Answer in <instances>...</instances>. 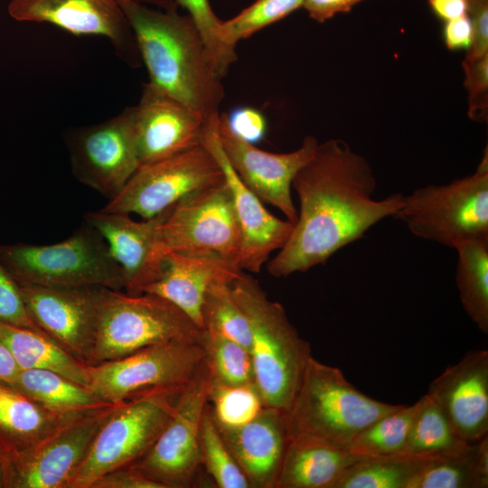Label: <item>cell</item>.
I'll list each match as a JSON object with an SVG mask.
<instances>
[{
    "instance_id": "6da1fadb",
    "label": "cell",
    "mask_w": 488,
    "mask_h": 488,
    "mask_svg": "<svg viewBox=\"0 0 488 488\" xmlns=\"http://www.w3.org/2000/svg\"><path fill=\"white\" fill-rule=\"evenodd\" d=\"M376 187L371 165L346 142L319 143L293 180L299 199L297 219L286 242L268 259V274L287 277L325 264L380 221L393 217L404 195L395 192L375 200Z\"/></svg>"
},
{
    "instance_id": "7a4b0ae2",
    "label": "cell",
    "mask_w": 488,
    "mask_h": 488,
    "mask_svg": "<svg viewBox=\"0 0 488 488\" xmlns=\"http://www.w3.org/2000/svg\"><path fill=\"white\" fill-rule=\"evenodd\" d=\"M117 1L134 33L149 82L207 123L217 117L224 99L222 78L192 17L132 0Z\"/></svg>"
},
{
    "instance_id": "3957f363",
    "label": "cell",
    "mask_w": 488,
    "mask_h": 488,
    "mask_svg": "<svg viewBox=\"0 0 488 488\" xmlns=\"http://www.w3.org/2000/svg\"><path fill=\"white\" fill-rule=\"evenodd\" d=\"M229 286L249 324L254 383L262 403L288 412L312 356L310 344L282 305L270 300L248 272L242 271Z\"/></svg>"
},
{
    "instance_id": "277c9868",
    "label": "cell",
    "mask_w": 488,
    "mask_h": 488,
    "mask_svg": "<svg viewBox=\"0 0 488 488\" xmlns=\"http://www.w3.org/2000/svg\"><path fill=\"white\" fill-rule=\"evenodd\" d=\"M0 261L20 286L124 289L120 266L102 236L85 221L58 243L2 244Z\"/></svg>"
},
{
    "instance_id": "5b68a950",
    "label": "cell",
    "mask_w": 488,
    "mask_h": 488,
    "mask_svg": "<svg viewBox=\"0 0 488 488\" xmlns=\"http://www.w3.org/2000/svg\"><path fill=\"white\" fill-rule=\"evenodd\" d=\"M400 407L365 395L340 369L311 356L287 420L291 436L306 434L347 447L359 432Z\"/></svg>"
},
{
    "instance_id": "8992f818",
    "label": "cell",
    "mask_w": 488,
    "mask_h": 488,
    "mask_svg": "<svg viewBox=\"0 0 488 488\" xmlns=\"http://www.w3.org/2000/svg\"><path fill=\"white\" fill-rule=\"evenodd\" d=\"M202 330L169 300L108 288L101 305L90 365L173 341H201Z\"/></svg>"
},
{
    "instance_id": "52a82bcc",
    "label": "cell",
    "mask_w": 488,
    "mask_h": 488,
    "mask_svg": "<svg viewBox=\"0 0 488 488\" xmlns=\"http://www.w3.org/2000/svg\"><path fill=\"white\" fill-rule=\"evenodd\" d=\"M393 217L418 238L453 249L464 239L488 236L487 147L472 174L417 188Z\"/></svg>"
},
{
    "instance_id": "ba28073f",
    "label": "cell",
    "mask_w": 488,
    "mask_h": 488,
    "mask_svg": "<svg viewBox=\"0 0 488 488\" xmlns=\"http://www.w3.org/2000/svg\"><path fill=\"white\" fill-rule=\"evenodd\" d=\"M183 388L156 390L117 404L97 431L67 488H90L105 474L140 460L170 420Z\"/></svg>"
},
{
    "instance_id": "9c48e42d",
    "label": "cell",
    "mask_w": 488,
    "mask_h": 488,
    "mask_svg": "<svg viewBox=\"0 0 488 488\" xmlns=\"http://www.w3.org/2000/svg\"><path fill=\"white\" fill-rule=\"evenodd\" d=\"M204 356L201 341L153 344L119 359L89 365L88 387L112 405L156 390L183 388L195 376Z\"/></svg>"
},
{
    "instance_id": "30bf717a",
    "label": "cell",
    "mask_w": 488,
    "mask_h": 488,
    "mask_svg": "<svg viewBox=\"0 0 488 488\" xmlns=\"http://www.w3.org/2000/svg\"><path fill=\"white\" fill-rule=\"evenodd\" d=\"M159 249L188 255H214L236 262L241 234L225 180L189 194L166 210L159 227Z\"/></svg>"
},
{
    "instance_id": "8fae6325",
    "label": "cell",
    "mask_w": 488,
    "mask_h": 488,
    "mask_svg": "<svg viewBox=\"0 0 488 488\" xmlns=\"http://www.w3.org/2000/svg\"><path fill=\"white\" fill-rule=\"evenodd\" d=\"M223 181L216 158L201 145L139 165L123 189L101 210L150 219L185 196Z\"/></svg>"
},
{
    "instance_id": "7c38bea8",
    "label": "cell",
    "mask_w": 488,
    "mask_h": 488,
    "mask_svg": "<svg viewBox=\"0 0 488 488\" xmlns=\"http://www.w3.org/2000/svg\"><path fill=\"white\" fill-rule=\"evenodd\" d=\"M211 385L205 361L184 386L174 411L149 451L130 466L163 488L194 484L202 463L200 429Z\"/></svg>"
},
{
    "instance_id": "4fadbf2b",
    "label": "cell",
    "mask_w": 488,
    "mask_h": 488,
    "mask_svg": "<svg viewBox=\"0 0 488 488\" xmlns=\"http://www.w3.org/2000/svg\"><path fill=\"white\" fill-rule=\"evenodd\" d=\"M65 142L75 178L108 200L140 165L135 106L101 123L69 131Z\"/></svg>"
},
{
    "instance_id": "5bb4252c",
    "label": "cell",
    "mask_w": 488,
    "mask_h": 488,
    "mask_svg": "<svg viewBox=\"0 0 488 488\" xmlns=\"http://www.w3.org/2000/svg\"><path fill=\"white\" fill-rule=\"evenodd\" d=\"M117 405L72 416L33 447L5 458L4 487L67 488Z\"/></svg>"
},
{
    "instance_id": "9a60e30c",
    "label": "cell",
    "mask_w": 488,
    "mask_h": 488,
    "mask_svg": "<svg viewBox=\"0 0 488 488\" xmlns=\"http://www.w3.org/2000/svg\"><path fill=\"white\" fill-rule=\"evenodd\" d=\"M19 286L26 310L38 329L69 353L90 365L108 287Z\"/></svg>"
},
{
    "instance_id": "2e32d148",
    "label": "cell",
    "mask_w": 488,
    "mask_h": 488,
    "mask_svg": "<svg viewBox=\"0 0 488 488\" xmlns=\"http://www.w3.org/2000/svg\"><path fill=\"white\" fill-rule=\"evenodd\" d=\"M216 131L223 153L240 180L263 202L278 209L294 224L297 211L291 194L292 183L313 157L317 139L306 136L302 145L289 153L263 151L234 133L225 113L219 114Z\"/></svg>"
},
{
    "instance_id": "e0dca14e",
    "label": "cell",
    "mask_w": 488,
    "mask_h": 488,
    "mask_svg": "<svg viewBox=\"0 0 488 488\" xmlns=\"http://www.w3.org/2000/svg\"><path fill=\"white\" fill-rule=\"evenodd\" d=\"M8 13L19 22L47 23L75 35L106 37L133 68L141 64L137 43L117 0H11Z\"/></svg>"
},
{
    "instance_id": "ac0fdd59",
    "label": "cell",
    "mask_w": 488,
    "mask_h": 488,
    "mask_svg": "<svg viewBox=\"0 0 488 488\" xmlns=\"http://www.w3.org/2000/svg\"><path fill=\"white\" fill-rule=\"evenodd\" d=\"M218 116L210 121L202 145L219 163L231 193L241 234L239 267L245 272L259 273L271 253L279 250L286 242L294 224L269 212L233 170L217 136Z\"/></svg>"
},
{
    "instance_id": "d6986e66",
    "label": "cell",
    "mask_w": 488,
    "mask_h": 488,
    "mask_svg": "<svg viewBox=\"0 0 488 488\" xmlns=\"http://www.w3.org/2000/svg\"><path fill=\"white\" fill-rule=\"evenodd\" d=\"M209 123L150 82L144 84L135 106L140 165L202 145Z\"/></svg>"
},
{
    "instance_id": "ffe728a7",
    "label": "cell",
    "mask_w": 488,
    "mask_h": 488,
    "mask_svg": "<svg viewBox=\"0 0 488 488\" xmlns=\"http://www.w3.org/2000/svg\"><path fill=\"white\" fill-rule=\"evenodd\" d=\"M165 211L141 221L130 214L103 210L84 215V221L102 236L120 266L127 294H141L161 274L165 256L159 249L158 236Z\"/></svg>"
},
{
    "instance_id": "44dd1931",
    "label": "cell",
    "mask_w": 488,
    "mask_h": 488,
    "mask_svg": "<svg viewBox=\"0 0 488 488\" xmlns=\"http://www.w3.org/2000/svg\"><path fill=\"white\" fill-rule=\"evenodd\" d=\"M427 394L461 438L474 444L488 436V351L465 353L430 383Z\"/></svg>"
},
{
    "instance_id": "7402d4cb",
    "label": "cell",
    "mask_w": 488,
    "mask_h": 488,
    "mask_svg": "<svg viewBox=\"0 0 488 488\" xmlns=\"http://www.w3.org/2000/svg\"><path fill=\"white\" fill-rule=\"evenodd\" d=\"M216 426L250 487L277 488L291 438L287 412L263 407L247 423L235 427L216 423Z\"/></svg>"
},
{
    "instance_id": "603a6c76",
    "label": "cell",
    "mask_w": 488,
    "mask_h": 488,
    "mask_svg": "<svg viewBox=\"0 0 488 488\" xmlns=\"http://www.w3.org/2000/svg\"><path fill=\"white\" fill-rule=\"evenodd\" d=\"M241 270L236 262L214 255H165L159 277L142 293L158 295L179 307L202 330V305L211 285L228 282Z\"/></svg>"
},
{
    "instance_id": "cb8c5ba5",
    "label": "cell",
    "mask_w": 488,
    "mask_h": 488,
    "mask_svg": "<svg viewBox=\"0 0 488 488\" xmlns=\"http://www.w3.org/2000/svg\"><path fill=\"white\" fill-rule=\"evenodd\" d=\"M361 458L344 446L306 434L292 435L277 488H334Z\"/></svg>"
},
{
    "instance_id": "d4e9b609",
    "label": "cell",
    "mask_w": 488,
    "mask_h": 488,
    "mask_svg": "<svg viewBox=\"0 0 488 488\" xmlns=\"http://www.w3.org/2000/svg\"><path fill=\"white\" fill-rule=\"evenodd\" d=\"M69 418L51 412L13 386L0 382L2 462L33 447Z\"/></svg>"
},
{
    "instance_id": "484cf974",
    "label": "cell",
    "mask_w": 488,
    "mask_h": 488,
    "mask_svg": "<svg viewBox=\"0 0 488 488\" xmlns=\"http://www.w3.org/2000/svg\"><path fill=\"white\" fill-rule=\"evenodd\" d=\"M0 341L10 351L20 370L52 371L88 387L89 365L43 333L0 324Z\"/></svg>"
},
{
    "instance_id": "4316f807",
    "label": "cell",
    "mask_w": 488,
    "mask_h": 488,
    "mask_svg": "<svg viewBox=\"0 0 488 488\" xmlns=\"http://www.w3.org/2000/svg\"><path fill=\"white\" fill-rule=\"evenodd\" d=\"M13 387L61 417L112 406L99 399L89 387L48 370H20Z\"/></svg>"
},
{
    "instance_id": "83f0119b",
    "label": "cell",
    "mask_w": 488,
    "mask_h": 488,
    "mask_svg": "<svg viewBox=\"0 0 488 488\" xmlns=\"http://www.w3.org/2000/svg\"><path fill=\"white\" fill-rule=\"evenodd\" d=\"M455 282L462 305L481 332L488 333V236L458 241Z\"/></svg>"
},
{
    "instance_id": "f1b7e54d",
    "label": "cell",
    "mask_w": 488,
    "mask_h": 488,
    "mask_svg": "<svg viewBox=\"0 0 488 488\" xmlns=\"http://www.w3.org/2000/svg\"><path fill=\"white\" fill-rule=\"evenodd\" d=\"M407 443L402 454L427 458L455 456L469 451L473 445L461 438L451 423L427 394L418 400Z\"/></svg>"
},
{
    "instance_id": "f546056e",
    "label": "cell",
    "mask_w": 488,
    "mask_h": 488,
    "mask_svg": "<svg viewBox=\"0 0 488 488\" xmlns=\"http://www.w3.org/2000/svg\"><path fill=\"white\" fill-rule=\"evenodd\" d=\"M488 487V436L465 454L429 458L409 488Z\"/></svg>"
},
{
    "instance_id": "4dcf8cb0",
    "label": "cell",
    "mask_w": 488,
    "mask_h": 488,
    "mask_svg": "<svg viewBox=\"0 0 488 488\" xmlns=\"http://www.w3.org/2000/svg\"><path fill=\"white\" fill-rule=\"evenodd\" d=\"M428 459L407 454L362 457L344 472L334 488H409Z\"/></svg>"
},
{
    "instance_id": "1f68e13d",
    "label": "cell",
    "mask_w": 488,
    "mask_h": 488,
    "mask_svg": "<svg viewBox=\"0 0 488 488\" xmlns=\"http://www.w3.org/2000/svg\"><path fill=\"white\" fill-rule=\"evenodd\" d=\"M410 406L382 416L359 432L347 448L361 457L402 454L418 408Z\"/></svg>"
},
{
    "instance_id": "d6a6232c",
    "label": "cell",
    "mask_w": 488,
    "mask_h": 488,
    "mask_svg": "<svg viewBox=\"0 0 488 488\" xmlns=\"http://www.w3.org/2000/svg\"><path fill=\"white\" fill-rule=\"evenodd\" d=\"M201 343L212 383L226 386L255 385L252 359L246 348L204 330Z\"/></svg>"
},
{
    "instance_id": "836d02e7",
    "label": "cell",
    "mask_w": 488,
    "mask_h": 488,
    "mask_svg": "<svg viewBox=\"0 0 488 488\" xmlns=\"http://www.w3.org/2000/svg\"><path fill=\"white\" fill-rule=\"evenodd\" d=\"M202 330L236 342L249 352V321L233 299L228 282H216L207 289L202 305Z\"/></svg>"
},
{
    "instance_id": "e575fe53",
    "label": "cell",
    "mask_w": 488,
    "mask_h": 488,
    "mask_svg": "<svg viewBox=\"0 0 488 488\" xmlns=\"http://www.w3.org/2000/svg\"><path fill=\"white\" fill-rule=\"evenodd\" d=\"M202 463L220 488H251L223 440L207 405L200 429Z\"/></svg>"
},
{
    "instance_id": "d590c367",
    "label": "cell",
    "mask_w": 488,
    "mask_h": 488,
    "mask_svg": "<svg viewBox=\"0 0 488 488\" xmlns=\"http://www.w3.org/2000/svg\"><path fill=\"white\" fill-rule=\"evenodd\" d=\"M305 0H256L236 16L221 23L226 42L232 46L258 31L289 15L303 6Z\"/></svg>"
},
{
    "instance_id": "8d00e7d4",
    "label": "cell",
    "mask_w": 488,
    "mask_h": 488,
    "mask_svg": "<svg viewBox=\"0 0 488 488\" xmlns=\"http://www.w3.org/2000/svg\"><path fill=\"white\" fill-rule=\"evenodd\" d=\"M208 406L216 423L235 427L251 420L264 407L254 384L211 385Z\"/></svg>"
},
{
    "instance_id": "74e56055",
    "label": "cell",
    "mask_w": 488,
    "mask_h": 488,
    "mask_svg": "<svg viewBox=\"0 0 488 488\" xmlns=\"http://www.w3.org/2000/svg\"><path fill=\"white\" fill-rule=\"evenodd\" d=\"M192 17L206 44L220 76L223 78L237 61L236 47L229 44L221 33V20L213 12L209 0H176Z\"/></svg>"
},
{
    "instance_id": "f35d334b",
    "label": "cell",
    "mask_w": 488,
    "mask_h": 488,
    "mask_svg": "<svg viewBox=\"0 0 488 488\" xmlns=\"http://www.w3.org/2000/svg\"><path fill=\"white\" fill-rule=\"evenodd\" d=\"M468 93V116L472 120L486 121L488 115V55L474 61L462 62Z\"/></svg>"
},
{
    "instance_id": "ab89813d",
    "label": "cell",
    "mask_w": 488,
    "mask_h": 488,
    "mask_svg": "<svg viewBox=\"0 0 488 488\" xmlns=\"http://www.w3.org/2000/svg\"><path fill=\"white\" fill-rule=\"evenodd\" d=\"M0 324L30 328L41 332L32 321L20 286L0 261Z\"/></svg>"
},
{
    "instance_id": "60d3db41",
    "label": "cell",
    "mask_w": 488,
    "mask_h": 488,
    "mask_svg": "<svg viewBox=\"0 0 488 488\" xmlns=\"http://www.w3.org/2000/svg\"><path fill=\"white\" fill-rule=\"evenodd\" d=\"M226 118L234 133L252 144L262 139L266 134L267 120L264 115L254 108H236L226 114Z\"/></svg>"
},
{
    "instance_id": "b9f144b4",
    "label": "cell",
    "mask_w": 488,
    "mask_h": 488,
    "mask_svg": "<svg viewBox=\"0 0 488 488\" xmlns=\"http://www.w3.org/2000/svg\"><path fill=\"white\" fill-rule=\"evenodd\" d=\"M468 14L473 22L474 37L464 61H474L488 55V0L470 5Z\"/></svg>"
},
{
    "instance_id": "7bdbcfd3",
    "label": "cell",
    "mask_w": 488,
    "mask_h": 488,
    "mask_svg": "<svg viewBox=\"0 0 488 488\" xmlns=\"http://www.w3.org/2000/svg\"><path fill=\"white\" fill-rule=\"evenodd\" d=\"M90 488H163L137 469L125 466L99 477Z\"/></svg>"
},
{
    "instance_id": "ee69618b",
    "label": "cell",
    "mask_w": 488,
    "mask_h": 488,
    "mask_svg": "<svg viewBox=\"0 0 488 488\" xmlns=\"http://www.w3.org/2000/svg\"><path fill=\"white\" fill-rule=\"evenodd\" d=\"M442 37L450 51H467L473 42L474 27L469 14L444 22Z\"/></svg>"
},
{
    "instance_id": "f6af8a7d",
    "label": "cell",
    "mask_w": 488,
    "mask_h": 488,
    "mask_svg": "<svg viewBox=\"0 0 488 488\" xmlns=\"http://www.w3.org/2000/svg\"><path fill=\"white\" fill-rule=\"evenodd\" d=\"M363 0H305L303 6L313 20L324 23L336 14L347 13Z\"/></svg>"
},
{
    "instance_id": "bcb514c9",
    "label": "cell",
    "mask_w": 488,
    "mask_h": 488,
    "mask_svg": "<svg viewBox=\"0 0 488 488\" xmlns=\"http://www.w3.org/2000/svg\"><path fill=\"white\" fill-rule=\"evenodd\" d=\"M428 5L433 14L443 22L466 15L469 13L468 0H428Z\"/></svg>"
},
{
    "instance_id": "7dc6e473",
    "label": "cell",
    "mask_w": 488,
    "mask_h": 488,
    "mask_svg": "<svg viewBox=\"0 0 488 488\" xmlns=\"http://www.w3.org/2000/svg\"><path fill=\"white\" fill-rule=\"evenodd\" d=\"M19 371L12 353L0 341V382L13 386Z\"/></svg>"
},
{
    "instance_id": "c3c4849f",
    "label": "cell",
    "mask_w": 488,
    "mask_h": 488,
    "mask_svg": "<svg viewBox=\"0 0 488 488\" xmlns=\"http://www.w3.org/2000/svg\"><path fill=\"white\" fill-rule=\"evenodd\" d=\"M143 5H152L163 11H177L176 0H132Z\"/></svg>"
},
{
    "instance_id": "681fc988",
    "label": "cell",
    "mask_w": 488,
    "mask_h": 488,
    "mask_svg": "<svg viewBox=\"0 0 488 488\" xmlns=\"http://www.w3.org/2000/svg\"><path fill=\"white\" fill-rule=\"evenodd\" d=\"M0 487H4V478H3V465L0 457Z\"/></svg>"
},
{
    "instance_id": "f907efd6",
    "label": "cell",
    "mask_w": 488,
    "mask_h": 488,
    "mask_svg": "<svg viewBox=\"0 0 488 488\" xmlns=\"http://www.w3.org/2000/svg\"><path fill=\"white\" fill-rule=\"evenodd\" d=\"M468 1H469V6H470V5H472V4L479 3V2H482V1H484V0H468Z\"/></svg>"
},
{
    "instance_id": "816d5d0a",
    "label": "cell",
    "mask_w": 488,
    "mask_h": 488,
    "mask_svg": "<svg viewBox=\"0 0 488 488\" xmlns=\"http://www.w3.org/2000/svg\"><path fill=\"white\" fill-rule=\"evenodd\" d=\"M0 457H1V452H0Z\"/></svg>"
}]
</instances>
